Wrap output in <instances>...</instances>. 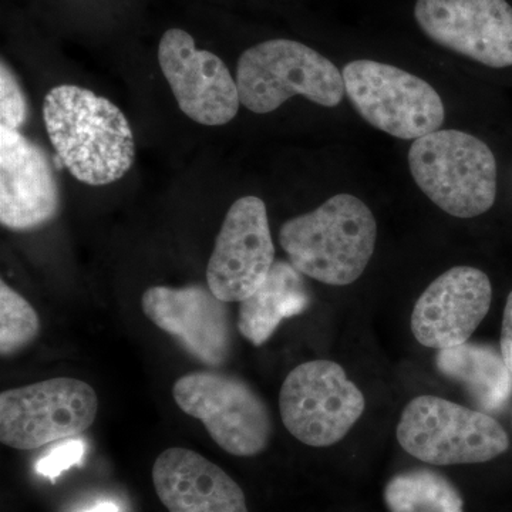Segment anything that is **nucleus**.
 <instances>
[{
  "mask_svg": "<svg viewBox=\"0 0 512 512\" xmlns=\"http://www.w3.org/2000/svg\"><path fill=\"white\" fill-rule=\"evenodd\" d=\"M43 120L57 157L80 183L113 184L133 167L136 143L127 117L92 90L53 87L43 101Z\"/></svg>",
  "mask_w": 512,
  "mask_h": 512,
  "instance_id": "f257e3e1",
  "label": "nucleus"
},
{
  "mask_svg": "<svg viewBox=\"0 0 512 512\" xmlns=\"http://www.w3.org/2000/svg\"><path fill=\"white\" fill-rule=\"evenodd\" d=\"M375 215L355 195L338 194L282 225L279 242L302 275L332 286L353 284L375 252Z\"/></svg>",
  "mask_w": 512,
  "mask_h": 512,
  "instance_id": "f03ea898",
  "label": "nucleus"
},
{
  "mask_svg": "<svg viewBox=\"0 0 512 512\" xmlns=\"http://www.w3.org/2000/svg\"><path fill=\"white\" fill-rule=\"evenodd\" d=\"M410 171L420 190L451 217L474 218L497 198V161L480 138L437 130L414 140Z\"/></svg>",
  "mask_w": 512,
  "mask_h": 512,
  "instance_id": "7ed1b4c3",
  "label": "nucleus"
},
{
  "mask_svg": "<svg viewBox=\"0 0 512 512\" xmlns=\"http://www.w3.org/2000/svg\"><path fill=\"white\" fill-rule=\"evenodd\" d=\"M241 104L252 113H272L293 96L336 107L345 96L343 74L325 56L295 40L275 39L249 47L239 57Z\"/></svg>",
  "mask_w": 512,
  "mask_h": 512,
  "instance_id": "20e7f679",
  "label": "nucleus"
},
{
  "mask_svg": "<svg viewBox=\"0 0 512 512\" xmlns=\"http://www.w3.org/2000/svg\"><path fill=\"white\" fill-rule=\"evenodd\" d=\"M396 436L406 453L431 466L487 463L510 447L504 427L490 414L436 396L407 404Z\"/></svg>",
  "mask_w": 512,
  "mask_h": 512,
  "instance_id": "39448f33",
  "label": "nucleus"
},
{
  "mask_svg": "<svg viewBox=\"0 0 512 512\" xmlns=\"http://www.w3.org/2000/svg\"><path fill=\"white\" fill-rule=\"evenodd\" d=\"M173 396L232 456H258L271 441L274 424L268 406L241 377L212 370L188 373L175 382Z\"/></svg>",
  "mask_w": 512,
  "mask_h": 512,
  "instance_id": "423d86ee",
  "label": "nucleus"
},
{
  "mask_svg": "<svg viewBox=\"0 0 512 512\" xmlns=\"http://www.w3.org/2000/svg\"><path fill=\"white\" fill-rule=\"evenodd\" d=\"M346 93L355 109L377 130L417 140L440 130L446 110L426 80L390 64L355 60L343 69Z\"/></svg>",
  "mask_w": 512,
  "mask_h": 512,
  "instance_id": "0eeeda50",
  "label": "nucleus"
},
{
  "mask_svg": "<svg viewBox=\"0 0 512 512\" xmlns=\"http://www.w3.org/2000/svg\"><path fill=\"white\" fill-rule=\"evenodd\" d=\"M99 399L89 383L55 377L0 394V441L16 450H35L72 439L93 426Z\"/></svg>",
  "mask_w": 512,
  "mask_h": 512,
  "instance_id": "6e6552de",
  "label": "nucleus"
},
{
  "mask_svg": "<svg viewBox=\"0 0 512 512\" xmlns=\"http://www.w3.org/2000/svg\"><path fill=\"white\" fill-rule=\"evenodd\" d=\"M366 400L345 369L330 360L302 363L286 376L279 410L286 430L309 447H330L348 436Z\"/></svg>",
  "mask_w": 512,
  "mask_h": 512,
  "instance_id": "1a4fd4ad",
  "label": "nucleus"
},
{
  "mask_svg": "<svg viewBox=\"0 0 512 512\" xmlns=\"http://www.w3.org/2000/svg\"><path fill=\"white\" fill-rule=\"evenodd\" d=\"M275 264L268 212L248 195L229 208L207 268V284L221 301L242 302L262 285Z\"/></svg>",
  "mask_w": 512,
  "mask_h": 512,
  "instance_id": "9d476101",
  "label": "nucleus"
},
{
  "mask_svg": "<svg viewBox=\"0 0 512 512\" xmlns=\"http://www.w3.org/2000/svg\"><path fill=\"white\" fill-rule=\"evenodd\" d=\"M158 63L185 116L202 126L235 119L241 104L237 80L220 57L198 50L190 33L167 30L158 45Z\"/></svg>",
  "mask_w": 512,
  "mask_h": 512,
  "instance_id": "9b49d317",
  "label": "nucleus"
},
{
  "mask_svg": "<svg viewBox=\"0 0 512 512\" xmlns=\"http://www.w3.org/2000/svg\"><path fill=\"white\" fill-rule=\"evenodd\" d=\"M414 18L437 45L493 69L512 66L507 0H417Z\"/></svg>",
  "mask_w": 512,
  "mask_h": 512,
  "instance_id": "f8f14e48",
  "label": "nucleus"
},
{
  "mask_svg": "<svg viewBox=\"0 0 512 512\" xmlns=\"http://www.w3.org/2000/svg\"><path fill=\"white\" fill-rule=\"evenodd\" d=\"M141 308L157 328L177 339L198 362L221 367L231 357V313L227 302L210 288L151 286L141 296Z\"/></svg>",
  "mask_w": 512,
  "mask_h": 512,
  "instance_id": "ddd939ff",
  "label": "nucleus"
},
{
  "mask_svg": "<svg viewBox=\"0 0 512 512\" xmlns=\"http://www.w3.org/2000/svg\"><path fill=\"white\" fill-rule=\"evenodd\" d=\"M60 191L52 161L19 130L0 127V222L16 232L55 220Z\"/></svg>",
  "mask_w": 512,
  "mask_h": 512,
  "instance_id": "4468645a",
  "label": "nucleus"
},
{
  "mask_svg": "<svg viewBox=\"0 0 512 512\" xmlns=\"http://www.w3.org/2000/svg\"><path fill=\"white\" fill-rule=\"evenodd\" d=\"M491 299L493 286L483 271L471 266L448 269L414 305V338L436 350L467 343L490 311Z\"/></svg>",
  "mask_w": 512,
  "mask_h": 512,
  "instance_id": "2eb2a0df",
  "label": "nucleus"
},
{
  "mask_svg": "<svg viewBox=\"0 0 512 512\" xmlns=\"http://www.w3.org/2000/svg\"><path fill=\"white\" fill-rule=\"evenodd\" d=\"M153 484L170 512H249L237 481L188 448H168L157 457Z\"/></svg>",
  "mask_w": 512,
  "mask_h": 512,
  "instance_id": "dca6fc26",
  "label": "nucleus"
},
{
  "mask_svg": "<svg viewBox=\"0 0 512 512\" xmlns=\"http://www.w3.org/2000/svg\"><path fill=\"white\" fill-rule=\"evenodd\" d=\"M311 303L306 282L291 262L275 261L262 285L239 302V333L254 346L271 339L282 320L301 315Z\"/></svg>",
  "mask_w": 512,
  "mask_h": 512,
  "instance_id": "f3484780",
  "label": "nucleus"
},
{
  "mask_svg": "<svg viewBox=\"0 0 512 512\" xmlns=\"http://www.w3.org/2000/svg\"><path fill=\"white\" fill-rule=\"evenodd\" d=\"M436 367L441 375L460 383L484 413L501 412L510 402L512 373L493 346L467 342L439 350Z\"/></svg>",
  "mask_w": 512,
  "mask_h": 512,
  "instance_id": "a211bd4d",
  "label": "nucleus"
},
{
  "mask_svg": "<svg viewBox=\"0 0 512 512\" xmlns=\"http://www.w3.org/2000/svg\"><path fill=\"white\" fill-rule=\"evenodd\" d=\"M390 512H464V500L456 485L429 468L396 474L384 488Z\"/></svg>",
  "mask_w": 512,
  "mask_h": 512,
  "instance_id": "6ab92c4d",
  "label": "nucleus"
},
{
  "mask_svg": "<svg viewBox=\"0 0 512 512\" xmlns=\"http://www.w3.org/2000/svg\"><path fill=\"white\" fill-rule=\"evenodd\" d=\"M40 335V319L35 308L5 281L0 282V353L18 355Z\"/></svg>",
  "mask_w": 512,
  "mask_h": 512,
  "instance_id": "aec40b11",
  "label": "nucleus"
},
{
  "mask_svg": "<svg viewBox=\"0 0 512 512\" xmlns=\"http://www.w3.org/2000/svg\"><path fill=\"white\" fill-rule=\"evenodd\" d=\"M28 120L25 93L8 64L0 67V127L19 130Z\"/></svg>",
  "mask_w": 512,
  "mask_h": 512,
  "instance_id": "412c9836",
  "label": "nucleus"
},
{
  "mask_svg": "<svg viewBox=\"0 0 512 512\" xmlns=\"http://www.w3.org/2000/svg\"><path fill=\"white\" fill-rule=\"evenodd\" d=\"M86 451L83 440L67 439L53 447L45 457L36 464L37 473L55 480L63 471L76 466L82 461Z\"/></svg>",
  "mask_w": 512,
  "mask_h": 512,
  "instance_id": "4be33fe9",
  "label": "nucleus"
},
{
  "mask_svg": "<svg viewBox=\"0 0 512 512\" xmlns=\"http://www.w3.org/2000/svg\"><path fill=\"white\" fill-rule=\"evenodd\" d=\"M500 352L505 365L512 373V292L508 295L507 303H505Z\"/></svg>",
  "mask_w": 512,
  "mask_h": 512,
  "instance_id": "5701e85b",
  "label": "nucleus"
},
{
  "mask_svg": "<svg viewBox=\"0 0 512 512\" xmlns=\"http://www.w3.org/2000/svg\"><path fill=\"white\" fill-rule=\"evenodd\" d=\"M83 512H120V508L114 503H101Z\"/></svg>",
  "mask_w": 512,
  "mask_h": 512,
  "instance_id": "b1692460",
  "label": "nucleus"
}]
</instances>
